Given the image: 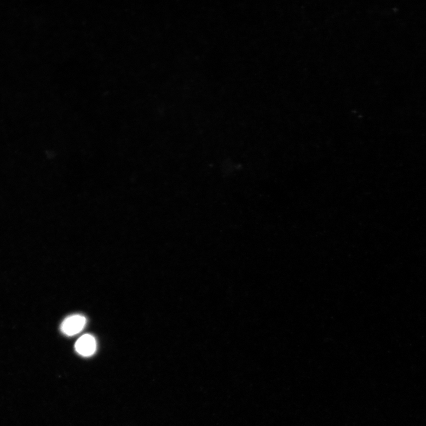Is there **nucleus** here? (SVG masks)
I'll return each instance as SVG.
<instances>
[{
	"label": "nucleus",
	"instance_id": "2",
	"mask_svg": "<svg viewBox=\"0 0 426 426\" xmlns=\"http://www.w3.org/2000/svg\"><path fill=\"white\" fill-rule=\"evenodd\" d=\"M75 350L84 356H90L95 353L96 343L94 337L89 334L84 335L76 341Z\"/></svg>",
	"mask_w": 426,
	"mask_h": 426
},
{
	"label": "nucleus",
	"instance_id": "1",
	"mask_svg": "<svg viewBox=\"0 0 426 426\" xmlns=\"http://www.w3.org/2000/svg\"><path fill=\"white\" fill-rule=\"evenodd\" d=\"M87 323L85 317L81 315H74L67 317L61 324V328L64 334L72 336L82 331Z\"/></svg>",
	"mask_w": 426,
	"mask_h": 426
}]
</instances>
